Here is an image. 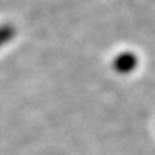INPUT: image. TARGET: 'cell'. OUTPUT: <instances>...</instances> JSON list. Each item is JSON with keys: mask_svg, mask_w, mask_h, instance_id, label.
Listing matches in <instances>:
<instances>
[{"mask_svg": "<svg viewBox=\"0 0 155 155\" xmlns=\"http://www.w3.org/2000/svg\"><path fill=\"white\" fill-rule=\"evenodd\" d=\"M15 35H16V29H15L13 25H3V26H0V46L9 43Z\"/></svg>", "mask_w": 155, "mask_h": 155, "instance_id": "7a4b0ae2", "label": "cell"}, {"mask_svg": "<svg viewBox=\"0 0 155 155\" xmlns=\"http://www.w3.org/2000/svg\"><path fill=\"white\" fill-rule=\"evenodd\" d=\"M114 71L119 75H128V73L134 72L137 66H138V58L135 53L132 52H124V53H119L114 59Z\"/></svg>", "mask_w": 155, "mask_h": 155, "instance_id": "6da1fadb", "label": "cell"}]
</instances>
